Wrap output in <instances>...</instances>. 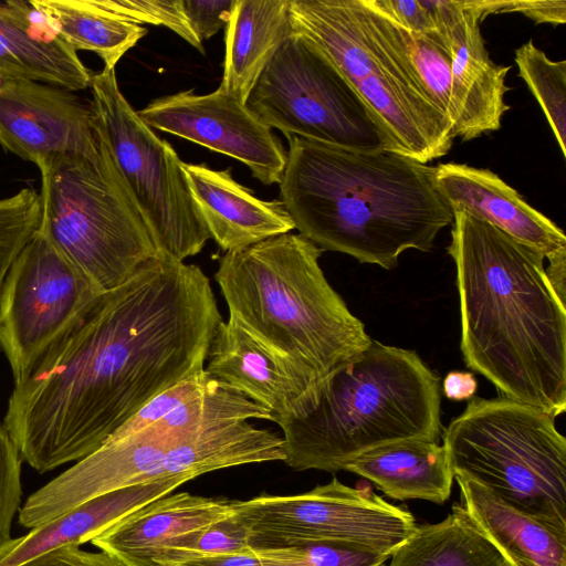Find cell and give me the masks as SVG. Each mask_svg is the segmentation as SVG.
<instances>
[{
  "instance_id": "cell-1",
  "label": "cell",
  "mask_w": 566,
  "mask_h": 566,
  "mask_svg": "<svg viewBox=\"0 0 566 566\" xmlns=\"http://www.w3.org/2000/svg\"><path fill=\"white\" fill-rule=\"evenodd\" d=\"M202 270L159 254L102 293L15 382L3 424L39 473L96 450L151 398L205 369L222 322Z\"/></svg>"
},
{
  "instance_id": "cell-2",
  "label": "cell",
  "mask_w": 566,
  "mask_h": 566,
  "mask_svg": "<svg viewBox=\"0 0 566 566\" xmlns=\"http://www.w3.org/2000/svg\"><path fill=\"white\" fill-rule=\"evenodd\" d=\"M447 251L455 265L465 365L502 397L563 415L566 301L544 256L462 211L453 212Z\"/></svg>"
},
{
  "instance_id": "cell-3",
  "label": "cell",
  "mask_w": 566,
  "mask_h": 566,
  "mask_svg": "<svg viewBox=\"0 0 566 566\" xmlns=\"http://www.w3.org/2000/svg\"><path fill=\"white\" fill-rule=\"evenodd\" d=\"M286 138L281 201L300 234L323 251L391 270L409 249L429 252L452 224L434 166L392 150Z\"/></svg>"
},
{
  "instance_id": "cell-4",
  "label": "cell",
  "mask_w": 566,
  "mask_h": 566,
  "mask_svg": "<svg viewBox=\"0 0 566 566\" xmlns=\"http://www.w3.org/2000/svg\"><path fill=\"white\" fill-rule=\"evenodd\" d=\"M322 253L302 234L289 232L224 253L214 273L229 317L318 390L373 340L328 283Z\"/></svg>"
},
{
  "instance_id": "cell-5",
  "label": "cell",
  "mask_w": 566,
  "mask_h": 566,
  "mask_svg": "<svg viewBox=\"0 0 566 566\" xmlns=\"http://www.w3.org/2000/svg\"><path fill=\"white\" fill-rule=\"evenodd\" d=\"M440 405V378L416 352L373 339L323 381L305 413L279 423L284 462L337 472L390 443L438 442Z\"/></svg>"
},
{
  "instance_id": "cell-6",
  "label": "cell",
  "mask_w": 566,
  "mask_h": 566,
  "mask_svg": "<svg viewBox=\"0 0 566 566\" xmlns=\"http://www.w3.org/2000/svg\"><path fill=\"white\" fill-rule=\"evenodd\" d=\"M556 417L505 397H472L443 431L454 476L566 534V438Z\"/></svg>"
},
{
  "instance_id": "cell-7",
  "label": "cell",
  "mask_w": 566,
  "mask_h": 566,
  "mask_svg": "<svg viewBox=\"0 0 566 566\" xmlns=\"http://www.w3.org/2000/svg\"><path fill=\"white\" fill-rule=\"evenodd\" d=\"M98 143V142H97ZM39 166V230L102 293L161 254L104 147Z\"/></svg>"
},
{
  "instance_id": "cell-8",
  "label": "cell",
  "mask_w": 566,
  "mask_h": 566,
  "mask_svg": "<svg viewBox=\"0 0 566 566\" xmlns=\"http://www.w3.org/2000/svg\"><path fill=\"white\" fill-rule=\"evenodd\" d=\"M93 125L161 254L177 261L198 254L210 234L190 196L174 147L145 124L119 90L115 69L91 82Z\"/></svg>"
},
{
  "instance_id": "cell-9",
  "label": "cell",
  "mask_w": 566,
  "mask_h": 566,
  "mask_svg": "<svg viewBox=\"0 0 566 566\" xmlns=\"http://www.w3.org/2000/svg\"><path fill=\"white\" fill-rule=\"evenodd\" d=\"M245 105L286 137L396 151L387 130L337 66L295 32L265 66Z\"/></svg>"
},
{
  "instance_id": "cell-10",
  "label": "cell",
  "mask_w": 566,
  "mask_h": 566,
  "mask_svg": "<svg viewBox=\"0 0 566 566\" xmlns=\"http://www.w3.org/2000/svg\"><path fill=\"white\" fill-rule=\"evenodd\" d=\"M231 511L252 548L342 543L390 556L418 526L407 509L368 486L354 489L337 479L301 494L234 500Z\"/></svg>"
},
{
  "instance_id": "cell-11",
  "label": "cell",
  "mask_w": 566,
  "mask_h": 566,
  "mask_svg": "<svg viewBox=\"0 0 566 566\" xmlns=\"http://www.w3.org/2000/svg\"><path fill=\"white\" fill-rule=\"evenodd\" d=\"M102 294L39 229L0 291V350L14 384Z\"/></svg>"
},
{
  "instance_id": "cell-12",
  "label": "cell",
  "mask_w": 566,
  "mask_h": 566,
  "mask_svg": "<svg viewBox=\"0 0 566 566\" xmlns=\"http://www.w3.org/2000/svg\"><path fill=\"white\" fill-rule=\"evenodd\" d=\"M290 18L294 32L325 53L375 115L429 101L371 27L358 0H291Z\"/></svg>"
},
{
  "instance_id": "cell-13",
  "label": "cell",
  "mask_w": 566,
  "mask_h": 566,
  "mask_svg": "<svg viewBox=\"0 0 566 566\" xmlns=\"http://www.w3.org/2000/svg\"><path fill=\"white\" fill-rule=\"evenodd\" d=\"M153 129L179 136L243 163L263 185L279 184L286 150L272 128L242 101L220 87L193 90L151 101L137 112Z\"/></svg>"
},
{
  "instance_id": "cell-14",
  "label": "cell",
  "mask_w": 566,
  "mask_h": 566,
  "mask_svg": "<svg viewBox=\"0 0 566 566\" xmlns=\"http://www.w3.org/2000/svg\"><path fill=\"white\" fill-rule=\"evenodd\" d=\"M451 54L453 135L462 142L497 130L510 109L505 94L511 66L490 57L480 23L502 13L506 0H420Z\"/></svg>"
},
{
  "instance_id": "cell-15",
  "label": "cell",
  "mask_w": 566,
  "mask_h": 566,
  "mask_svg": "<svg viewBox=\"0 0 566 566\" xmlns=\"http://www.w3.org/2000/svg\"><path fill=\"white\" fill-rule=\"evenodd\" d=\"M181 440L153 426L111 434L96 450L33 492L19 510V523L35 528L104 494L167 479L164 458Z\"/></svg>"
},
{
  "instance_id": "cell-16",
  "label": "cell",
  "mask_w": 566,
  "mask_h": 566,
  "mask_svg": "<svg viewBox=\"0 0 566 566\" xmlns=\"http://www.w3.org/2000/svg\"><path fill=\"white\" fill-rule=\"evenodd\" d=\"M0 145L36 167L59 155H99L90 104L28 80L0 78Z\"/></svg>"
},
{
  "instance_id": "cell-17",
  "label": "cell",
  "mask_w": 566,
  "mask_h": 566,
  "mask_svg": "<svg viewBox=\"0 0 566 566\" xmlns=\"http://www.w3.org/2000/svg\"><path fill=\"white\" fill-rule=\"evenodd\" d=\"M206 360L211 378L266 408L277 424L316 400L318 389L304 374L230 317L216 328Z\"/></svg>"
},
{
  "instance_id": "cell-18",
  "label": "cell",
  "mask_w": 566,
  "mask_h": 566,
  "mask_svg": "<svg viewBox=\"0 0 566 566\" xmlns=\"http://www.w3.org/2000/svg\"><path fill=\"white\" fill-rule=\"evenodd\" d=\"M434 181L453 212L491 223L544 259L566 251L564 231L493 171L467 164H439Z\"/></svg>"
},
{
  "instance_id": "cell-19",
  "label": "cell",
  "mask_w": 566,
  "mask_h": 566,
  "mask_svg": "<svg viewBox=\"0 0 566 566\" xmlns=\"http://www.w3.org/2000/svg\"><path fill=\"white\" fill-rule=\"evenodd\" d=\"M193 205L210 239L227 253L295 229L280 200L264 201L237 182L231 169L182 161Z\"/></svg>"
},
{
  "instance_id": "cell-20",
  "label": "cell",
  "mask_w": 566,
  "mask_h": 566,
  "mask_svg": "<svg viewBox=\"0 0 566 566\" xmlns=\"http://www.w3.org/2000/svg\"><path fill=\"white\" fill-rule=\"evenodd\" d=\"M231 514L230 500L170 493L116 522L91 543L124 566H157L169 542L207 528Z\"/></svg>"
},
{
  "instance_id": "cell-21",
  "label": "cell",
  "mask_w": 566,
  "mask_h": 566,
  "mask_svg": "<svg viewBox=\"0 0 566 566\" xmlns=\"http://www.w3.org/2000/svg\"><path fill=\"white\" fill-rule=\"evenodd\" d=\"M186 481L163 479L95 497L59 518L0 546V566H20L66 544L81 545L127 515L172 493Z\"/></svg>"
},
{
  "instance_id": "cell-22",
  "label": "cell",
  "mask_w": 566,
  "mask_h": 566,
  "mask_svg": "<svg viewBox=\"0 0 566 566\" xmlns=\"http://www.w3.org/2000/svg\"><path fill=\"white\" fill-rule=\"evenodd\" d=\"M30 2L0 1V78L41 82L67 91L91 86L93 74L55 36L34 33Z\"/></svg>"
},
{
  "instance_id": "cell-23",
  "label": "cell",
  "mask_w": 566,
  "mask_h": 566,
  "mask_svg": "<svg viewBox=\"0 0 566 566\" xmlns=\"http://www.w3.org/2000/svg\"><path fill=\"white\" fill-rule=\"evenodd\" d=\"M293 33L290 0H235L226 27L219 87L247 103L259 76Z\"/></svg>"
},
{
  "instance_id": "cell-24",
  "label": "cell",
  "mask_w": 566,
  "mask_h": 566,
  "mask_svg": "<svg viewBox=\"0 0 566 566\" xmlns=\"http://www.w3.org/2000/svg\"><path fill=\"white\" fill-rule=\"evenodd\" d=\"M454 479L461 506L511 566H566V534L516 511L475 481Z\"/></svg>"
},
{
  "instance_id": "cell-25",
  "label": "cell",
  "mask_w": 566,
  "mask_h": 566,
  "mask_svg": "<svg viewBox=\"0 0 566 566\" xmlns=\"http://www.w3.org/2000/svg\"><path fill=\"white\" fill-rule=\"evenodd\" d=\"M344 470L371 481L391 499L437 504L449 499L454 480L446 447L429 440H406L374 449Z\"/></svg>"
},
{
  "instance_id": "cell-26",
  "label": "cell",
  "mask_w": 566,
  "mask_h": 566,
  "mask_svg": "<svg viewBox=\"0 0 566 566\" xmlns=\"http://www.w3.org/2000/svg\"><path fill=\"white\" fill-rule=\"evenodd\" d=\"M284 458L282 438L241 421L175 443L164 458L163 469L165 478L187 482L211 471Z\"/></svg>"
},
{
  "instance_id": "cell-27",
  "label": "cell",
  "mask_w": 566,
  "mask_h": 566,
  "mask_svg": "<svg viewBox=\"0 0 566 566\" xmlns=\"http://www.w3.org/2000/svg\"><path fill=\"white\" fill-rule=\"evenodd\" d=\"M34 12L69 49L91 51L115 69L147 29L105 9L99 0H31Z\"/></svg>"
},
{
  "instance_id": "cell-28",
  "label": "cell",
  "mask_w": 566,
  "mask_h": 566,
  "mask_svg": "<svg viewBox=\"0 0 566 566\" xmlns=\"http://www.w3.org/2000/svg\"><path fill=\"white\" fill-rule=\"evenodd\" d=\"M388 566H511L461 505L443 521L418 525Z\"/></svg>"
},
{
  "instance_id": "cell-29",
  "label": "cell",
  "mask_w": 566,
  "mask_h": 566,
  "mask_svg": "<svg viewBox=\"0 0 566 566\" xmlns=\"http://www.w3.org/2000/svg\"><path fill=\"white\" fill-rule=\"evenodd\" d=\"M371 27L403 62L429 101L454 123L451 54L437 32L409 31L381 12L373 0H358Z\"/></svg>"
},
{
  "instance_id": "cell-30",
  "label": "cell",
  "mask_w": 566,
  "mask_h": 566,
  "mask_svg": "<svg viewBox=\"0 0 566 566\" xmlns=\"http://www.w3.org/2000/svg\"><path fill=\"white\" fill-rule=\"evenodd\" d=\"M514 60L566 157V61L551 60L532 39L515 50Z\"/></svg>"
},
{
  "instance_id": "cell-31",
  "label": "cell",
  "mask_w": 566,
  "mask_h": 566,
  "mask_svg": "<svg viewBox=\"0 0 566 566\" xmlns=\"http://www.w3.org/2000/svg\"><path fill=\"white\" fill-rule=\"evenodd\" d=\"M252 549L262 566H382L390 557L369 548L342 543Z\"/></svg>"
},
{
  "instance_id": "cell-32",
  "label": "cell",
  "mask_w": 566,
  "mask_h": 566,
  "mask_svg": "<svg viewBox=\"0 0 566 566\" xmlns=\"http://www.w3.org/2000/svg\"><path fill=\"white\" fill-rule=\"evenodd\" d=\"M252 552L247 528L231 514L207 528L180 535L169 542L159 555L157 566H168L189 556Z\"/></svg>"
},
{
  "instance_id": "cell-33",
  "label": "cell",
  "mask_w": 566,
  "mask_h": 566,
  "mask_svg": "<svg viewBox=\"0 0 566 566\" xmlns=\"http://www.w3.org/2000/svg\"><path fill=\"white\" fill-rule=\"evenodd\" d=\"M41 220L40 193L22 188L0 199V291L4 277Z\"/></svg>"
},
{
  "instance_id": "cell-34",
  "label": "cell",
  "mask_w": 566,
  "mask_h": 566,
  "mask_svg": "<svg viewBox=\"0 0 566 566\" xmlns=\"http://www.w3.org/2000/svg\"><path fill=\"white\" fill-rule=\"evenodd\" d=\"M99 3L133 23L166 27L201 53L205 52L202 42L186 18L182 0H99Z\"/></svg>"
},
{
  "instance_id": "cell-35",
  "label": "cell",
  "mask_w": 566,
  "mask_h": 566,
  "mask_svg": "<svg viewBox=\"0 0 566 566\" xmlns=\"http://www.w3.org/2000/svg\"><path fill=\"white\" fill-rule=\"evenodd\" d=\"M22 459L3 422H0V546L11 537V525L19 513Z\"/></svg>"
},
{
  "instance_id": "cell-36",
  "label": "cell",
  "mask_w": 566,
  "mask_h": 566,
  "mask_svg": "<svg viewBox=\"0 0 566 566\" xmlns=\"http://www.w3.org/2000/svg\"><path fill=\"white\" fill-rule=\"evenodd\" d=\"M235 0H182L186 18L202 42L226 28Z\"/></svg>"
},
{
  "instance_id": "cell-37",
  "label": "cell",
  "mask_w": 566,
  "mask_h": 566,
  "mask_svg": "<svg viewBox=\"0 0 566 566\" xmlns=\"http://www.w3.org/2000/svg\"><path fill=\"white\" fill-rule=\"evenodd\" d=\"M20 566H124L111 555L92 553L80 548L76 544H66L41 554Z\"/></svg>"
},
{
  "instance_id": "cell-38",
  "label": "cell",
  "mask_w": 566,
  "mask_h": 566,
  "mask_svg": "<svg viewBox=\"0 0 566 566\" xmlns=\"http://www.w3.org/2000/svg\"><path fill=\"white\" fill-rule=\"evenodd\" d=\"M373 3L394 22L409 31H436L431 15L420 0H373Z\"/></svg>"
},
{
  "instance_id": "cell-39",
  "label": "cell",
  "mask_w": 566,
  "mask_h": 566,
  "mask_svg": "<svg viewBox=\"0 0 566 566\" xmlns=\"http://www.w3.org/2000/svg\"><path fill=\"white\" fill-rule=\"evenodd\" d=\"M503 12H520L538 23L553 25L564 24L566 21L565 0H507Z\"/></svg>"
},
{
  "instance_id": "cell-40",
  "label": "cell",
  "mask_w": 566,
  "mask_h": 566,
  "mask_svg": "<svg viewBox=\"0 0 566 566\" xmlns=\"http://www.w3.org/2000/svg\"><path fill=\"white\" fill-rule=\"evenodd\" d=\"M168 566H262L254 552L184 557Z\"/></svg>"
},
{
  "instance_id": "cell-41",
  "label": "cell",
  "mask_w": 566,
  "mask_h": 566,
  "mask_svg": "<svg viewBox=\"0 0 566 566\" xmlns=\"http://www.w3.org/2000/svg\"><path fill=\"white\" fill-rule=\"evenodd\" d=\"M478 381L472 373L450 371L443 379L442 390L447 398L452 400H465L474 397Z\"/></svg>"
},
{
  "instance_id": "cell-42",
  "label": "cell",
  "mask_w": 566,
  "mask_h": 566,
  "mask_svg": "<svg viewBox=\"0 0 566 566\" xmlns=\"http://www.w3.org/2000/svg\"><path fill=\"white\" fill-rule=\"evenodd\" d=\"M545 271L556 293L566 301V251L548 259Z\"/></svg>"
}]
</instances>
